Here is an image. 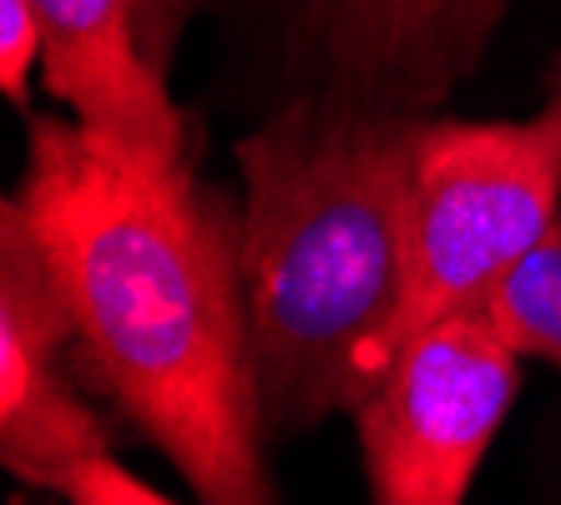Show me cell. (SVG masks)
<instances>
[{"label": "cell", "mask_w": 561, "mask_h": 505, "mask_svg": "<svg viewBox=\"0 0 561 505\" xmlns=\"http://www.w3.org/2000/svg\"><path fill=\"white\" fill-rule=\"evenodd\" d=\"M61 288L77 349L203 505H278L238 218L193 177L77 117L26 112L11 197Z\"/></svg>", "instance_id": "1"}, {"label": "cell", "mask_w": 561, "mask_h": 505, "mask_svg": "<svg viewBox=\"0 0 561 505\" xmlns=\"http://www.w3.org/2000/svg\"><path fill=\"white\" fill-rule=\"evenodd\" d=\"M420 117L288 96L238 142V263L268 435H309L410 344V162Z\"/></svg>", "instance_id": "2"}, {"label": "cell", "mask_w": 561, "mask_h": 505, "mask_svg": "<svg viewBox=\"0 0 561 505\" xmlns=\"http://www.w3.org/2000/svg\"><path fill=\"white\" fill-rule=\"evenodd\" d=\"M561 61L522 122L420 117L410 162V334L476 309L561 218Z\"/></svg>", "instance_id": "3"}, {"label": "cell", "mask_w": 561, "mask_h": 505, "mask_svg": "<svg viewBox=\"0 0 561 505\" xmlns=\"http://www.w3.org/2000/svg\"><path fill=\"white\" fill-rule=\"evenodd\" d=\"M288 96L435 117L516 0H249Z\"/></svg>", "instance_id": "4"}, {"label": "cell", "mask_w": 561, "mask_h": 505, "mask_svg": "<svg viewBox=\"0 0 561 505\" xmlns=\"http://www.w3.org/2000/svg\"><path fill=\"white\" fill-rule=\"evenodd\" d=\"M516 359L485 303L415 329L390 379L354 415L369 505L466 501L516 400Z\"/></svg>", "instance_id": "5"}, {"label": "cell", "mask_w": 561, "mask_h": 505, "mask_svg": "<svg viewBox=\"0 0 561 505\" xmlns=\"http://www.w3.org/2000/svg\"><path fill=\"white\" fill-rule=\"evenodd\" d=\"M46 36V91L71 117L157 157H187L168 56L203 0H31Z\"/></svg>", "instance_id": "6"}, {"label": "cell", "mask_w": 561, "mask_h": 505, "mask_svg": "<svg viewBox=\"0 0 561 505\" xmlns=\"http://www.w3.org/2000/svg\"><path fill=\"white\" fill-rule=\"evenodd\" d=\"M77 324L11 203L0 208V460L15 480L46 485L81 460L112 455L102 420L71 394L61 354Z\"/></svg>", "instance_id": "7"}, {"label": "cell", "mask_w": 561, "mask_h": 505, "mask_svg": "<svg viewBox=\"0 0 561 505\" xmlns=\"http://www.w3.org/2000/svg\"><path fill=\"white\" fill-rule=\"evenodd\" d=\"M485 313L496 319L501 338L522 359H547L561 369V218L491 288Z\"/></svg>", "instance_id": "8"}, {"label": "cell", "mask_w": 561, "mask_h": 505, "mask_svg": "<svg viewBox=\"0 0 561 505\" xmlns=\"http://www.w3.org/2000/svg\"><path fill=\"white\" fill-rule=\"evenodd\" d=\"M51 491L61 495L66 505H178L162 491H152L147 480H137L127 466H117L112 455H96V460L71 466Z\"/></svg>", "instance_id": "9"}, {"label": "cell", "mask_w": 561, "mask_h": 505, "mask_svg": "<svg viewBox=\"0 0 561 505\" xmlns=\"http://www.w3.org/2000/svg\"><path fill=\"white\" fill-rule=\"evenodd\" d=\"M41 51H46V36H41L36 5L31 0H0V91L15 106H26L31 66L41 61Z\"/></svg>", "instance_id": "10"}]
</instances>
